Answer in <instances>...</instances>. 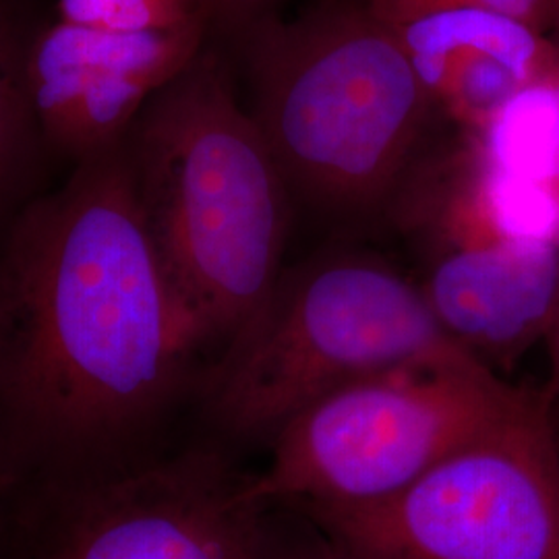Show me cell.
Listing matches in <instances>:
<instances>
[{"label": "cell", "mask_w": 559, "mask_h": 559, "mask_svg": "<svg viewBox=\"0 0 559 559\" xmlns=\"http://www.w3.org/2000/svg\"><path fill=\"white\" fill-rule=\"evenodd\" d=\"M299 559H334V556H332V554H330V549H328V554H325V556H323V558H299Z\"/></svg>", "instance_id": "2e32d148"}, {"label": "cell", "mask_w": 559, "mask_h": 559, "mask_svg": "<svg viewBox=\"0 0 559 559\" xmlns=\"http://www.w3.org/2000/svg\"><path fill=\"white\" fill-rule=\"evenodd\" d=\"M162 261L205 346L226 344L284 272L293 193L221 60L201 52L122 141Z\"/></svg>", "instance_id": "7a4b0ae2"}, {"label": "cell", "mask_w": 559, "mask_h": 559, "mask_svg": "<svg viewBox=\"0 0 559 559\" xmlns=\"http://www.w3.org/2000/svg\"><path fill=\"white\" fill-rule=\"evenodd\" d=\"M543 390L423 479L367 506H305L334 559H559V445Z\"/></svg>", "instance_id": "8992f818"}, {"label": "cell", "mask_w": 559, "mask_h": 559, "mask_svg": "<svg viewBox=\"0 0 559 559\" xmlns=\"http://www.w3.org/2000/svg\"><path fill=\"white\" fill-rule=\"evenodd\" d=\"M533 394L498 376L431 367L350 381L280 429L253 491L293 508L388 500L485 438Z\"/></svg>", "instance_id": "5b68a950"}, {"label": "cell", "mask_w": 559, "mask_h": 559, "mask_svg": "<svg viewBox=\"0 0 559 559\" xmlns=\"http://www.w3.org/2000/svg\"><path fill=\"white\" fill-rule=\"evenodd\" d=\"M406 367L496 376L448 338L399 267L369 253H325L284 267L222 346L205 406L230 436L272 441L332 390Z\"/></svg>", "instance_id": "277c9868"}, {"label": "cell", "mask_w": 559, "mask_h": 559, "mask_svg": "<svg viewBox=\"0 0 559 559\" xmlns=\"http://www.w3.org/2000/svg\"><path fill=\"white\" fill-rule=\"evenodd\" d=\"M429 98L473 133L559 60V38L524 21L452 9L390 25Z\"/></svg>", "instance_id": "30bf717a"}, {"label": "cell", "mask_w": 559, "mask_h": 559, "mask_svg": "<svg viewBox=\"0 0 559 559\" xmlns=\"http://www.w3.org/2000/svg\"><path fill=\"white\" fill-rule=\"evenodd\" d=\"M253 119L295 200L340 221L400 205L436 110L396 32L357 0L253 21Z\"/></svg>", "instance_id": "3957f363"}, {"label": "cell", "mask_w": 559, "mask_h": 559, "mask_svg": "<svg viewBox=\"0 0 559 559\" xmlns=\"http://www.w3.org/2000/svg\"><path fill=\"white\" fill-rule=\"evenodd\" d=\"M203 346L122 143L25 210L0 260V399L34 438L83 448L131 433Z\"/></svg>", "instance_id": "6da1fadb"}, {"label": "cell", "mask_w": 559, "mask_h": 559, "mask_svg": "<svg viewBox=\"0 0 559 559\" xmlns=\"http://www.w3.org/2000/svg\"><path fill=\"white\" fill-rule=\"evenodd\" d=\"M545 346H547V359H549V378L543 392L547 399L556 402L559 400V311L558 318L551 325V332L545 340Z\"/></svg>", "instance_id": "9a60e30c"}, {"label": "cell", "mask_w": 559, "mask_h": 559, "mask_svg": "<svg viewBox=\"0 0 559 559\" xmlns=\"http://www.w3.org/2000/svg\"><path fill=\"white\" fill-rule=\"evenodd\" d=\"M464 147L459 179L480 218L508 239L559 247V60Z\"/></svg>", "instance_id": "8fae6325"}, {"label": "cell", "mask_w": 559, "mask_h": 559, "mask_svg": "<svg viewBox=\"0 0 559 559\" xmlns=\"http://www.w3.org/2000/svg\"><path fill=\"white\" fill-rule=\"evenodd\" d=\"M420 295L460 350L491 373L545 342L559 311V249L440 226Z\"/></svg>", "instance_id": "9c48e42d"}, {"label": "cell", "mask_w": 559, "mask_h": 559, "mask_svg": "<svg viewBox=\"0 0 559 559\" xmlns=\"http://www.w3.org/2000/svg\"><path fill=\"white\" fill-rule=\"evenodd\" d=\"M373 17L400 25L423 15L452 9H483L524 21L559 38V0H357Z\"/></svg>", "instance_id": "4fadbf2b"}, {"label": "cell", "mask_w": 559, "mask_h": 559, "mask_svg": "<svg viewBox=\"0 0 559 559\" xmlns=\"http://www.w3.org/2000/svg\"><path fill=\"white\" fill-rule=\"evenodd\" d=\"M210 20L205 0H52L27 48L41 140L75 162L120 145L200 57Z\"/></svg>", "instance_id": "52a82bcc"}, {"label": "cell", "mask_w": 559, "mask_h": 559, "mask_svg": "<svg viewBox=\"0 0 559 559\" xmlns=\"http://www.w3.org/2000/svg\"><path fill=\"white\" fill-rule=\"evenodd\" d=\"M253 477L189 452L108 480L73 506L50 559H299L280 549Z\"/></svg>", "instance_id": "ba28073f"}, {"label": "cell", "mask_w": 559, "mask_h": 559, "mask_svg": "<svg viewBox=\"0 0 559 559\" xmlns=\"http://www.w3.org/2000/svg\"><path fill=\"white\" fill-rule=\"evenodd\" d=\"M267 0H205L210 15L228 23H251V15Z\"/></svg>", "instance_id": "5bb4252c"}, {"label": "cell", "mask_w": 559, "mask_h": 559, "mask_svg": "<svg viewBox=\"0 0 559 559\" xmlns=\"http://www.w3.org/2000/svg\"><path fill=\"white\" fill-rule=\"evenodd\" d=\"M36 23L21 15L15 0H0V200L40 140L27 92V48Z\"/></svg>", "instance_id": "7c38bea8"}]
</instances>
